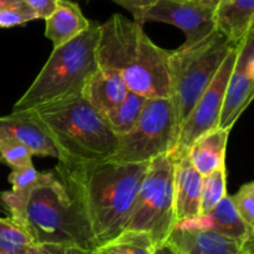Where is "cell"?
Instances as JSON below:
<instances>
[{
	"label": "cell",
	"instance_id": "cell-1",
	"mask_svg": "<svg viewBox=\"0 0 254 254\" xmlns=\"http://www.w3.org/2000/svg\"><path fill=\"white\" fill-rule=\"evenodd\" d=\"M149 163L59 161L56 173L94 250L124 231Z\"/></svg>",
	"mask_w": 254,
	"mask_h": 254
},
{
	"label": "cell",
	"instance_id": "cell-2",
	"mask_svg": "<svg viewBox=\"0 0 254 254\" xmlns=\"http://www.w3.org/2000/svg\"><path fill=\"white\" fill-rule=\"evenodd\" d=\"M170 52L154 44L143 25L114 14L101 24L98 68L117 72L128 89L145 98L170 97Z\"/></svg>",
	"mask_w": 254,
	"mask_h": 254
},
{
	"label": "cell",
	"instance_id": "cell-3",
	"mask_svg": "<svg viewBox=\"0 0 254 254\" xmlns=\"http://www.w3.org/2000/svg\"><path fill=\"white\" fill-rule=\"evenodd\" d=\"M0 206L36 246L83 254L94 250L66 188L55 174L22 195L2 191Z\"/></svg>",
	"mask_w": 254,
	"mask_h": 254
},
{
	"label": "cell",
	"instance_id": "cell-4",
	"mask_svg": "<svg viewBox=\"0 0 254 254\" xmlns=\"http://www.w3.org/2000/svg\"><path fill=\"white\" fill-rule=\"evenodd\" d=\"M21 113L49 135L59 161L107 160L118 148V136L81 93Z\"/></svg>",
	"mask_w": 254,
	"mask_h": 254
},
{
	"label": "cell",
	"instance_id": "cell-5",
	"mask_svg": "<svg viewBox=\"0 0 254 254\" xmlns=\"http://www.w3.org/2000/svg\"><path fill=\"white\" fill-rule=\"evenodd\" d=\"M101 24L91 21L83 32L55 47L31 86L14 104L12 113L27 112L42 104L79 94L98 64L96 49Z\"/></svg>",
	"mask_w": 254,
	"mask_h": 254
},
{
	"label": "cell",
	"instance_id": "cell-6",
	"mask_svg": "<svg viewBox=\"0 0 254 254\" xmlns=\"http://www.w3.org/2000/svg\"><path fill=\"white\" fill-rule=\"evenodd\" d=\"M237 45L216 31L200 44L170 52L169 98L175 112L178 135L196 102Z\"/></svg>",
	"mask_w": 254,
	"mask_h": 254
},
{
	"label": "cell",
	"instance_id": "cell-7",
	"mask_svg": "<svg viewBox=\"0 0 254 254\" xmlns=\"http://www.w3.org/2000/svg\"><path fill=\"white\" fill-rule=\"evenodd\" d=\"M174 169L171 154L149 163L124 230L148 233L154 245L165 242L175 227Z\"/></svg>",
	"mask_w": 254,
	"mask_h": 254
},
{
	"label": "cell",
	"instance_id": "cell-8",
	"mask_svg": "<svg viewBox=\"0 0 254 254\" xmlns=\"http://www.w3.org/2000/svg\"><path fill=\"white\" fill-rule=\"evenodd\" d=\"M118 139V148L109 159L116 163H150L158 156L173 153L178 131L171 99L149 98L135 126Z\"/></svg>",
	"mask_w": 254,
	"mask_h": 254
},
{
	"label": "cell",
	"instance_id": "cell-9",
	"mask_svg": "<svg viewBox=\"0 0 254 254\" xmlns=\"http://www.w3.org/2000/svg\"><path fill=\"white\" fill-rule=\"evenodd\" d=\"M238 45L232 49L227 55L220 69L213 77L211 83L198 98L192 111L184 122L180 131H179L178 140L171 155L174 159L180 158L188 153L191 144L207 131L213 130L218 127L221 109H222L225 92L227 88L228 79H230L232 69L235 67L236 57H237Z\"/></svg>",
	"mask_w": 254,
	"mask_h": 254
},
{
	"label": "cell",
	"instance_id": "cell-10",
	"mask_svg": "<svg viewBox=\"0 0 254 254\" xmlns=\"http://www.w3.org/2000/svg\"><path fill=\"white\" fill-rule=\"evenodd\" d=\"M254 93V27L238 44V52L227 88L217 128L230 130L251 103Z\"/></svg>",
	"mask_w": 254,
	"mask_h": 254
},
{
	"label": "cell",
	"instance_id": "cell-11",
	"mask_svg": "<svg viewBox=\"0 0 254 254\" xmlns=\"http://www.w3.org/2000/svg\"><path fill=\"white\" fill-rule=\"evenodd\" d=\"M145 21L171 24L183 30L186 40L181 47L197 45L216 32L213 11L186 0H158L144 15Z\"/></svg>",
	"mask_w": 254,
	"mask_h": 254
},
{
	"label": "cell",
	"instance_id": "cell-12",
	"mask_svg": "<svg viewBox=\"0 0 254 254\" xmlns=\"http://www.w3.org/2000/svg\"><path fill=\"white\" fill-rule=\"evenodd\" d=\"M168 241L181 254L253 253V246H245L215 231L181 225L174 227Z\"/></svg>",
	"mask_w": 254,
	"mask_h": 254
},
{
	"label": "cell",
	"instance_id": "cell-13",
	"mask_svg": "<svg viewBox=\"0 0 254 254\" xmlns=\"http://www.w3.org/2000/svg\"><path fill=\"white\" fill-rule=\"evenodd\" d=\"M202 175L193 168L188 154L175 159L174 216L175 226L200 216Z\"/></svg>",
	"mask_w": 254,
	"mask_h": 254
},
{
	"label": "cell",
	"instance_id": "cell-14",
	"mask_svg": "<svg viewBox=\"0 0 254 254\" xmlns=\"http://www.w3.org/2000/svg\"><path fill=\"white\" fill-rule=\"evenodd\" d=\"M179 225L215 231L245 246H253L254 227L248 226L240 217L230 195H226L221 202L206 215H201L195 220L185 221Z\"/></svg>",
	"mask_w": 254,
	"mask_h": 254
},
{
	"label": "cell",
	"instance_id": "cell-15",
	"mask_svg": "<svg viewBox=\"0 0 254 254\" xmlns=\"http://www.w3.org/2000/svg\"><path fill=\"white\" fill-rule=\"evenodd\" d=\"M19 141L34 156H49L59 160V153L46 133L25 113L0 117V141Z\"/></svg>",
	"mask_w": 254,
	"mask_h": 254
},
{
	"label": "cell",
	"instance_id": "cell-16",
	"mask_svg": "<svg viewBox=\"0 0 254 254\" xmlns=\"http://www.w3.org/2000/svg\"><path fill=\"white\" fill-rule=\"evenodd\" d=\"M129 89L117 72L97 68L84 84L81 94L101 117L116 108Z\"/></svg>",
	"mask_w": 254,
	"mask_h": 254
},
{
	"label": "cell",
	"instance_id": "cell-17",
	"mask_svg": "<svg viewBox=\"0 0 254 254\" xmlns=\"http://www.w3.org/2000/svg\"><path fill=\"white\" fill-rule=\"evenodd\" d=\"M78 4L69 0H57L56 7L49 17L45 19V36L55 47H60L78 36L89 26Z\"/></svg>",
	"mask_w": 254,
	"mask_h": 254
},
{
	"label": "cell",
	"instance_id": "cell-18",
	"mask_svg": "<svg viewBox=\"0 0 254 254\" xmlns=\"http://www.w3.org/2000/svg\"><path fill=\"white\" fill-rule=\"evenodd\" d=\"M216 30L240 44L254 27V0H222L213 11Z\"/></svg>",
	"mask_w": 254,
	"mask_h": 254
},
{
	"label": "cell",
	"instance_id": "cell-19",
	"mask_svg": "<svg viewBox=\"0 0 254 254\" xmlns=\"http://www.w3.org/2000/svg\"><path fill=\"white\" fill-rule=\"evenodd\" d=\"M228 135L230 130L216 128L198 136L190 145L186 154L202 176L226 166Z\"/></svg>",
	"mask_w": 254,
	"mask_h": 254
},
{
	"label": "cell",
	"instance_id": "cell-20",
	"mask_svg": "<svg viewBox=\"0 0 254 254\" xmlns=\"http://www.w3.org/2000/svg\"><path fill=\"white\" fill-rule=\"evenodd\" d=\"M148 99L144 96L129 91L126 98L102 118L117 136L124 135L135 126Z\"/></svg>",
	"mask_w": 254,
	"mask_h": 254
},
{
	"label": "cell",
	"instance_id": "cell-21",
	"mask_svg": "<svg viewBox=\"0 0 254 254\" xmlns=\"http://www.w3.org/2000/svg\"><path fill=\"white\" fill-rule=\"evenodd\" d=\"M154 248L155 245L148 233L124 230L98 250L103 254H153Z\"/></svg>",
	"mask_w": 254,
	"mask_h": 254
},
{
	"label": "cell",
	"instance_id": "cell-22",
	"mask_svg": "<svg viewBox=\"0 0 254 254\" xmlns=\"http://www.w3.org/2000/svg\"><path fill=\"white\" fill-rule=\"evenodd\" d=\"M227 195V171L226 166L202 176L200 216L212 211Z\"/></svg>",
	"mask_w": 254,
	"mask_h": 254
},
{
	"label": "cell",
	"instance_id": "cell-23",
	"mask_svg": "<svg viewBox=\"0 0 254 254\" xmlns=\"http://www.w3.org/2000/svg\"><path fill=\"white\" fill-rule=\"evenodd\" d=\"M34 245L19 223L10 217H0V252L25 254Z\"/></svg>",
	"mask_w": 254,
	"mask_h": 254
},
{
	"label": "cell",
	"instance_id": "cell-24",
	"mask_svg": "<svg viewBox=\"0 0 254 254\" xmlns=\"http://www.w3.org/2000/svg\"><path fill=\"white\" fill-rule=\"evenodd\" d=\"M54 173H40L34 165H29L26 168L12 170L9 175V183L11 184V190L14 193L22 195L29 192L40 184L49 180Z\"/></svg>",
	"mask_w": 254,
	"mask_h": 254
},
{
	"label": "cell",
	"instance_id": "cell-25",
	"mask_svg": "<svg viewBox=\"0 0 254 254\" xmlns=\"http://www.w3.org/2000/svg\"><path fill=\"white\" fill-rule=\"evenodd\" d=\"M32 153L19 141H0V163L10 166L11 170L32 165Z\"/></svg>",
	"mask_w": 254,
	"mask_h": 254
},
{
	"label": "cell",
	"instance_id": "cell-26",
	"mask_svg": "<svg viewBox=\"0 0 254 254\" xmlns=\"http://www.w3.org/2000/svg\"><path fill=\"white\" fill-rule=\"evenodd\" d=\"M233 206L240 217L251 227H254V183L245 184L240 190L231 196Z\"/></svg>",
	"mask_w": 254,
	"mask_h": 254
},
{
	"label": "cell",
	"instance_id": "cell-27",
	"mask_svg": "<svg viewBox=\"0 0 254 254\" xmlns=\"http://www.w3.org/2000/svg\"><path fill=\"white\" fill-rule=\"evenodd\" d=\"M39 19L37 15L29 6H12L0 10V27L10 29V27L25 25L26 22Z\"/></svg>",
	"mask_w": 254,
	"mask_h": 254
},
{
	"label": "cell",
	"instance_id": "cell-28",
	"mask_svg": "<svg viewBox=\"0 0 254 254\" xmlns=\"http://www.w3.org/2000/svg\"><path fill=\"white\" fill-rule=\"evenodd\" d=\"M116 4L128 10L134 17V21L143 25L144 15L158 0H113Z\"/></svg>",
	"mask_w": 254,
	"mask_h": 254
},
{
	"label": "cell",
	"instance_id": "cell-29",
	"mask_svg": "<svg viewBox=\"0 0 254 254\" xmlns=\"http://www.w3.org/2000/svg\"><path fill=\"white\" fill-rule=\"evenodd\" d=\"M26 6H29L39 19H46L56 7L57 0H21Z\"/></svg>",
	"mask_w": 254,
	"mask_h": 254
},
{
	"label": "cell",
	"instance_id": "cell-30",
	"mask_svg": "<svg viewBox=\"0 0 254 254\" xmlns=\"http://www.w3.org/2000/svg\"><path fill=\"white\" fill-rule=\"evenodd\" d=\"M153 254H181V253L179 252V251L176 250V248L174 247L168 240H166L165 242H161L155 246V248H154L153 251Z\"/></svg>",
	"mask_w": 254,
	"mask_h": 254
},
{
	"label": "cell",
	"instance_id": "cell-31",
	"mask_svg": "<svg viewBox=\"0 0 254 254\" xmlns=\"http://www.w3.org/2000/svg\"><path fill=\"white\" fill-rule=\"evenodd\" d=\"M64 252H66V251L54 250V248H47L42 247V246L34 245L25 254H62Z\"/></svg>",
	"mask_w": 254,
	"mask_h": 254
},
{
	"label": "cell",
	"instance_id": "cell-32",
	"mask_svg": "<svg viewBox=\"0 0 254 254\" xmlns=\"http://www.w3.org/2000/svg\"><path fill=\"white\" fill-rule=\"evenodd\" d=\"M186 1H190L192 2V4L198 5V6L206 7V9H210L212 10V11H215L216 7L220 5V2L222 1V0H186Z\"/></svg>",
	"mask_w": 254,
	"mask_h": 254
},
{
	"label": "cell",
	"instance_id": "cell-33",
	"mask_svg": "<svg viewBox=\"0 0 254 254\" xmlns=\"http://www.w3.org/2000/svg\"><path fill=\"white\" fill-rule=\"evenodd\" d=\"M24 5L21 0H0V10L12 6H24Z\"/></svg>",
	"mask_w": 254,
	"mask_h": 254
},
{
	"label": "cell",
	"instance_id": "cell-34",
	"mask_svg": "<svg viewBox=\"0 0 254 254\" xmlns=\"http://www.w3.org/2000/svg\"><path fill=\"white\" fill-rule=\"evenodd\" d=\"M89 254H103V253H102L101 251L98 250V248H96V250H93V251H92V252L89 253Z\"/></svg>",
	"mask_w": 254,
	"mask_h": 254
},
{
	"label": "cell",
	"instance_id": "cell-35",
	"mask_svg": "<svg viewBox=\"0 0 254 254\" xmlns=\"http://www.w3.org/2000/svg\"><path fill=\"white\" fill-rule=\"evenodd\" d=\"M0 254H11V253H1V252H0Z\"/></svg>",
	"mask_w": 254,
	"mask_h": 254
},
{
	"label": "cell",
	"instance_id": "cell-36",
	"mask_svg": "<svg viewBox=\"0 0 254 254\" xmlns=\"http://www.w3.org/2000/svg\"><path fill=\"white\" fill-rule=\"evenodd\" d=\"M69 252H64V253H62V254H68Z\"/></svg>",
	"mask_w": 254,
	"mask_h": 254
},
{
	"label": "cell",
	"instance_id": "cell-37",
	"mask_svg": "<svg viewBox=\"0 0 254 254\" xmlns=\"http://www.w3.org/2000/svg\"><path fill=\"white\" fill-rule=\"evenodd\" d=\"M247 254H253V253H247Z\"/></svg>",
	"mask_w": 254,
	"mask_h": 254
}]
</instances>
